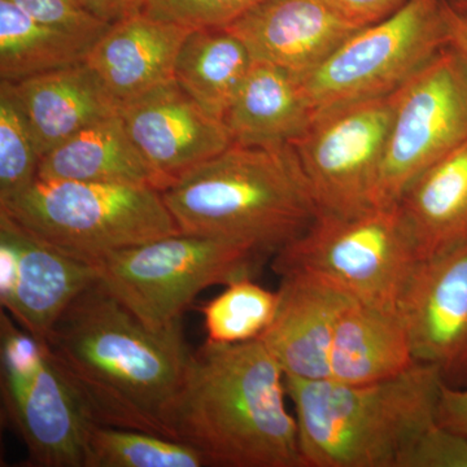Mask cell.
Returning <instances> with one entry per match:
<instances>
[{
    "label": "cell",
    "mask_w": 467,
    "mask_h": 467,
    "mask_svg": "<svg viewBox=\"0 0 467 467\" xmlns=\"http://www.w3.org/2000/svg\"><path fill=\"white\" fill-rule=\"evenodd\" d=\"M438 422L467 438V389H451L442 383Z\"/></svg>",
    "instance_id": "obj_32"
},
{
    "label": "cell",
    "mask_w": 467,
    "mask_h": 467,
    "mask_svg": "<svg viewBox=\"0 0 467 467\" xmlns=\"http://www.w3.org/2000/svg\"><path fill=\"white\" fill-rule=\"evenodd\" d=\"M119 115L158 177L160 192L234 144L225 122L202 109L175 79L119 104Z\"/></svg>",
    "instance_id": "obj_13"
},
{
    "label": "cell",
    "mask_w": 467,
    "mask_h": 467,
    "mask_svg": "<svg viewBox=\"0 0 467 467\" xmlns=\"http://www.w3.org/2000/svg\"><path fill=\"white\" fill-rule=\"evenodd\" d=\"M395 467H467V438L436 420L409 442Z\"/></svg>",
    "instance_id": "obj_29"
},
{
    "label": "cell",
    "mask_w": 467,
    "mask_h": 467,
    "mask_svg": "<svg viewBox=\"0 0 467 467\" xmlns=\"http://www.w3.org/2000/svg\"><path fill=\"white\" fill-rule=\"evenodd\" d=\"M398 99L399 90L319 113L291 144L319 213L373 207Z\"/></svg>",
    "instance_id": "obj_11"
},
{
    "label": "cell",
    "mask_w": 467,
    "mask_h": 467,
    "mask_svg": "<svg viewBox=\"0 0 467 467\" xmlns=\"http://www.w3.org/2000/svg\"><path fill=\"white\" fill-rule=\"evenodd\" d=\"M285 374L261 339L205 342L192 353L168 416L171 441L207 466L301 467Z\"/></svg>",
    "instance_id": "obj_2"
},
{
    "label": "cell",
    "mask_w": 467,
    "mask_h": 467,
    "mask_svg": "<svg viewBox=\"0 0 467 467\" xmlns=\"http://www.w3.org/2000/svg\"><path fill=\"white\" fill-rule=\"evenodd\" d=\"M180 233L234 243L269 259L319 211L294 147L233 144L165 187Z\"/></svg>",
    "instance_id": "obj_3"
},
{
    "label": "cell",
    "mask_w": 467,
    "mask_h": 467,
    "mask_svg": "<svg viewBox=\"0 0 467 467\" xmlns=\"http://www.w3.org/2000/svg\"><path fill=\"white\" fill-rule=\"evenodd\" d=\"M95 42L43 24L11 0H0V81L17 84L78 66Z\"/></svg>",
    "instance_id": "obj_24"
},
{
    "label": "cell",
    "mask_w": 467,
    "mask_h": 467,
    "mask_svg": "<svg viewBox=\"0 0 467 467\" xmlns=\"http://www.w3.org/2000/svg\"><path fill=\"white\" fill-rule=\"evenodd\" d=\"M38 178L92 183L160 182L126 130L119 112L95 122L43 156Z\"/></svg>",
    "instance_id": "obj_22"
},
{
    "label": "cell",
    "mask_w": 467,
    "mask_h": 467,
    "mask_svg": "<svg viewBox=\"0 0 467 467\" xmlns=\"http://www.w3.org/2000/svg\"><path fill=\"white\" fill-rule=\"evenodd\" d=\"M447 46L445 0H409L353 33L301 84L316 117L400 90Z\"/></svg>",
    "instance_id": "obj_8"
},
{
    "label": "cell",
    "mask_w": 467,
    "mask_h": 467,
    "mask_svg": "<svg viewBox=\"0 0 467 467\" xmlns=\"http://www.w3.org/2000/svg\"><path fill=\"white\" fill-rule=\"evenodd\" d=\"M254 63L247 46L226 27H196L178 54L174 79L202 109L223 121Z\"/></svg>",
    "instance_id": "obj_23"
},
{
    "label": "cell",
    "mask_w": 467,
    "mask_h": 467,
    "mask_svg": "<svg viewBox=\"0 0 467 467\" xmlns=\"http://www.w3.org/2000/svg\"><path fill=\"white\" fill-rule=\"evenodd\" d=\"M418 263L398 204L352 216L318 213L299 238L273 257L281 275L317 276L350 299L398 310L401 292Z\"/></svg>",
    "instance_id": "obj_7"
},
{
    "label": "cell",
    "mask_w": 467,
    "mask_h": 467,
    "mask_svg": "<svg viewBox=\"0 0 467 467\" xmlns=\"http://www.w3.org/2000/svg\"><path fill=\"white\" fill-rule=\"evenodd\" d=\"M0 213L46 244L97 265L113 252L180 234L161 192L150 184L36 178Z\"/></svg>",
    "instance_id": "obj_5"
},
{
    "label": "cell",
    "mask_w": 467,
    "mask_h": 467,
    "mask_svg": "<svg viewBox=\"0 0 467 467\" xmlns=\"http://www.w3.org/2000/svg\"><path fill=\"white\" fill-rule=\"evenodd\" d=\"M46 343L95 423L171 439L169 410L192 353L182 324L152 330L97 282Z\"/></svg>",
    "instance_id": "obj_1"
},
{
    "label": "cell",
    "mask_w": 467,
    "mask_h": 467,
    "mask_svg": "<svg viewBox=\"0 0 467 467\" xmlns=\"http://www.w3.org/2000/svg\"><path fill=\"white\" fill-rule=\"evenodd\" d=\"M450 45L467 61V0H445Z\"/></svg>",
    "instance_id": "obj_34"
},
{
    "label": "cell",
    "mask_w": 467,
    "mask_h": 467,
    "mask_svg": "<svg viewBox=\"0 0 467 467\" xmlns=\"http://www.w3.org/2000/svg\"><path fill=\"white\" fill-rule=\"evenodd\" d=\"M398 310L416 362L438 368L451 389H467V245L418 261Z\"/></svg>",
    "instance_id": "obj_12"
},
{
    "label": "cell",
    "mask_w": 467,
    "mask_h": 467,
    "mask_svg": "<svg viewBox=\"0 0 467 467\" xmlns=\"http://www.w3.org/2000/svg\"><path fill=\"white\" fill-rule=\"evenodd\" d=\"M198 451L162 436L92 423L84 467H202Z\"/></svg>",
    "instance_id": "obj_25"
},
{
    "label": "cell",
    "mask_w": 467,
    "mask_h": 467,
    "mask_svg": "<svg viewBox=\"0 0 467 467\" xmlns=\"http://www.w3.org/2000/svg\"><path fill=\"white\" fill-rule=\"evenodd\" d=\"M266 260L243 245L180 233L104 257L98 284L147 327L162 331L182 324L202 290L254 278Z\"/></svg>",
    "instance_id": "obj_6"
},
{
    "label": "cell",
    "mask_w": 467,
    "mask_h": 467,
    "mask_svg": "<svg viewBox=\"0 0 467 467\" xmlns=\"http://www.w3.org/2000/svg\"><path fill=\"white\" fill-rule=\"evenodd\" d=\"M278 291L261 287L251 276L236 279L214 299L202 304L207 342L238 344L260 339L275 321Z\"/></svg>",
    "instance_id": "obj_26"
},
{
    "label": "cell",
    "mask_w": 467,
    "mask_h": 467,
    "mask_svg": "<svg viewBox=\"0 0 467 467\" xmlns=\"http://www.w3.org/2000/svg\"><path fill=\"white\" fill-rule=\"evenodd\" d=\"M8 85L41 159L82 129L119 112L85 63Z\"/></svg>",
    "instance_id": "obj_18"
},
{
    "label": "cell",
    "mask_w": 467,
    "mask_h": 467,
    "mask_svg": "<svg viewBox=\"0 0 467 467\" xmlns=\"http://www.w3.org/2000/svg\"><path fill=\"white\" fill-rule=\"evenodd\" d=\"M442 383L438 368L420 362L368 384L285 377L301 467H395L409 442L438 420Z\"/></svg>",
    "instance_id": "obj_4"
},
{
    "label": "cell",
    "mask_w": 467,
    "mask_h": 467,
    "mask_svg": "<svg viewBox=\"0 0 467 467\" xmlns=\"http://www.w3.org/2000/svg\"><path fill=\"white\" fill-rule=\"evenodd\" d=\"M192 30L142 12L110 26L85 64L119 106L173 81L178 54Z\"/></svg>",
    "instance_id": "obj_17"
},
{
    "label": "cell",
    "mask_w": 467,
    "mask_h": 467,
    "mask_svg": "<svg viewBox=\"0 0 467 467\" xmlns=\"http://www.w3.org/2000/svg\"><path fill=\"white\" fill-rule=\"evenodd\" d=\"M26 14L47 26L75 36L98 41L109 30V24L88 14L79 0H11Z\"/></svg>",
    "instance_id": "obj_30"
},
{
    "label": "cell",
    "mask_w": 467,
    "mask_h": 467,
    "mask_svg": "<svg viewBox=\"0 0 467 467\" xmlns=\"http://www.w3.org/2000/svg\"><path fill=\"white\" fill-rule=\"evenodd\" d=\"M2 399L34 466L84 467L91 420L84 401L52 356L2 309Z\"/></svg>",
    "instance_id": "obj_9"
},
{
    "label": "cell",
    "mask_w": 467,
    "mask_h": 467,
    "mask_svg": "<svg viewBox=\"0 0 467 467\" xmlns=\"http://www.w3.org/2000/svg\"><path fill=\"white\" fill-rule=\"evenodd\" d=\"M467 142V61L451 46L399 90L373 207L398 204L423 171Z\"/></svg>",
    "instance_id": "obj_10"
},
{
    "label": "cell",
    "mask_w": 467,
    "mask_h": 467,
    "mask_svg": "<svg viewBox=\"0 0 467 467\" xmlns=\"http://www.w3.org/2000/svg\"><path fill=\"white\" fill-rule=\"evenodd\" d=\"M281 276L275 321L260 337L285 377L328 379V359L337 319L350 297L303 272Z\"/></svg>",
    "instance_id": "obj_15"
},
{
    "label": "cell",
    "mask_w": 467,
    "mask_h": 467,
    "mask_svg": "<svg viewBox=\"0 0 467 467\" xmlns=\"http://www.w3.org/2000/svg\"><path fill=\"white\" fill-rule=\"evenodd\" d=\"M79 3L101 23L113 26L126 18L142 14L147 0H79Z\"/></svg>",
    "instance_id": "obj_33"
},
{
    "label": "cell",
    "mask_w": 467,
    "mask_h": 467,
    "mask_svg": "<svg viewBox=\"0 0 467 467\" xmlns=\"http://www.w3.org/2000/svg\"><path fill=\"white\" fill-rule=\"evenodd\" d=\"M315 119L299 77L254 61L223 122L234 144L290 146Z\"/></svg>",
    "instance_id": "obj_21"
},
{
    "label": "cell",
    "mask_w": 467,
    "mask_h": 467,
    "mask_svg": "<svg viewBox=\"0 0 467 467\" xmlns=\"http://www.w3.org/2000/svg\"><path fill=\"white\" fill-rule=\"evenodd\" d=\"M263 0H147L144 14L192 27H225Z\"/></svg>",
    "instance_id": "obj_28"
},
{
    "label": "cell",
    "mask_w": 467,
    "mask_h": 467,
    "mask_svg": "<svg viewBox=\"0 0 467 467\" xmlns=\"http://www.w3.org/2000/svg\"><path fill=\"white\" fill-rule=\"evenodd\" d=\"M409 0H331L353 26L364 27L379 23L399 11Z\"/></svg>",
    "instance_id": "obj_31"
},
{
    "label": "cell",
    "mask_w": 467,
    "mask_h": 467,
    "mask_svg": "<svg viewBox=\"0 0 467 467\" xmlns=\"http://www.w3.org/2000/svg\"><path fill=\"white\" fill-rule=\"evenodd\" d=\"M0 235L16 251L14 291L2 309L46 342L79 295L98 282V267L46 244L0 213Z\"/></svg>",
    "instance_id": "obj_16"
},
{
    "label": "cell",
    "mask_w": 467,
    "mask_h": 467,
    "mask_svg": "<svg viewBox=\"0 0 467 467\" xmlns=\"http://www.w3.org/2000/svg\"><path fill=\"white\" fill-rule=\"evenodd\" d=\"M254 61L284 67L303 78L318 69L361 27L331 0H263L225 26Z\"/></svg>",
    "instance_id": "obj_14"
},
{
    "label": "cell",
    "mask_w": 467,
    "mask_h": 467,
    "mask_svg": "<svg viewBox=\"0 0 467 467\" xmlns=\"http://www.w3.org/2000/svg\"><path fill=\"white\" fill-rule=\"evenodd\" d=\"M41 158L7 82L0 81V204L38 178Z\"/></svg>",
    "instance_id": "obj_27"
},
{
    "label": "cell",
    "mask_w": 467,
    "mask_h": 467,
    "mask_svg": "<svg viewBox=\"0 0 467 467\" xmlns=\"http://www.w3.org/2000/svg\"><path fill=\"white\" fill-rule=\"evenodd\" d=\"M416 364L399 310L350 300L335 327L328 379L346 384L380 382Z\"/></svg>",
    "instance_id": "obj_19"
},
{
    "label": "cell",
    "mask_w": 467,
    "mask_h": 467,
    "mask_svg": "<svg viewBox=\"0 0 467 467\" xmlns=\"http://www.w3.org/2000/svg\"><path fill=\"white\" fill-rule=\"evenodd\" d=\"M398 207L418 261L467 245V142L423 171Z\"/></svg>",
    "instance_id": "obj_20"
}]
</instances>
